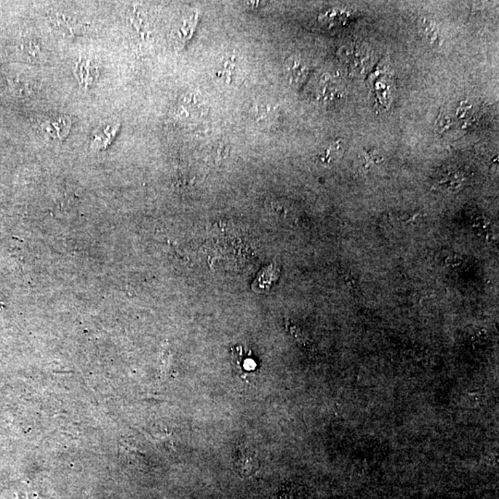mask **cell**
<instances>
[{
  "label": "cell",
  "instance_id": "cell-1",
  "mask_svg": "<svg viewBox=\"0 0 499 499\" xmlns=\"http://www.w3.org/2000/svg\"><path fill=\"white\" fill-rule=\"evenodd\" d=\"M234 465L237 474L247 478L258 471L260 467L255 448L246 443L237 445L234 456Z\"/></svg>",
  "mask_w": 499,
  "mask_h": 499
},
{
  "label": "cell",
  "instance_id": "cell-2",
  "mask_svg": "<svg viewBox=\"0 0 499 499\" xmlns=\"http://www.w3.org/2000/svg\"><path fill=\"white\" fill-rule=\"evenodd\" d=\"M232 367L235 373L244 380H250L252 375L258 372L257 362L253 358L252 353L241 346L232 348Z\"/></svg>",
  "mask_w": 499,
  "mask_h": 499
},
{
  "label": "cell",
  "instance_id": "cell-3",
  "mask_svg": "<svg viewBox=\"0 0 499 499\" xmlns=\"http://www.w3.org/2000/svg\"><path fill=\"white\" fill-rule=\"evenodd\" d=\"M71 127V119L67 116L47 117L40 122L43 135L54 140H64L68 136Z\"/></svg>",
  "mask_w": 499,
  "mask_h": 499
},
{
  "label": "cell",
  "instance_id": "cell-4",
  "mask_svg": "<svg viewBox=\"0 0 499 499\" xmlns=\"http://www.w3.org/2000/svg\"><path fill=\"white\" fill-rule=\"evenodd\" d=\"M205 113L204 101L199 95H186L181 101V105L176 109V116L181 121H192L198 119L201 115Z\"/></svg>",
  "mask_w": 499,
  "mask_h": 499
},
{
  "label": "cell",
  "instance_id": "cell-5",
  "mask_svg": "<svg viewBox=\"0 0 499 499\" xmlns=\"http://www.w3.org/2000/svg\"><path fill=\"white\" fill-rule=\"evenodd\" d=\"M119 126L121 124L119 122L111 121L95 129L91 137V148L93 150H102L108 148L114 140Z\"/></svg>",
  "mask_w": 499,
  "mask_h": 499
},
{
  "label": "cell",
  "instance_id": "cell-6",
  "mask_svg": "<svg viewBox=\"0 0 499 499\" xmlns=\"http://www.w3.org/2000/svg\"><path fill=\"white\" fill-rule=\"evenodd\" d=\"M74 74L78 80L80 85L84 90L92 86L95 80L97 78L98 71L95 64L90 60H79L74 68Z\"/></svg>",
  "mask_w": 499,
  "mask_h": 499
},
{
  "label": "cell",
  "instance_id": "cell-7",
  "mask_svg": "<svg viewBox=\"0 0 499 499\" xmlns=\"http://www.w3.org/2000/svg\"><path fill=\"white\" fill-rule=\"evenodd\" d=\"M279 276V268L276 264H270L259 272L255 282L253 283V290L256 292H268Z\"/></svg>",
  "mask_w": 499,
  "mask_h": 499
},
{
  "label": "cell",
  "instance_id": "cell-8",
  "mask_svg": "<svg viewBox=\"0 0 499 499\" xmlns=\"http://www.w3.org/2000/svg\"><path fill=\"white\" fill-rule=\"evenodd\" d=\"M285 71L290 84H300L308 73V67L300 58L292 57L286 61Z\"/></svg>",
  "mask_w": 499,
  "mask_h": 499
},
{
  "label": "cell",
  "instance_id": "cell-9",
  "mask_svg": "<svg viewBox=\"0 0 499 499\" xmlns=\"http://www.w3.org/2000/svg\"><path fill=\"white\" fill-rule=\"evenodd\" d=\"M420 30L424 38L434 47H439L441 44L439 27L430 19L421 18Z\"/></svg>",
  "mask_w": 499,
  "mask_h": 499
},
{
  "label": "cell",
  "instance_id": "cell-10",
  "mask_svg": "<svg viewBox=\"0 0 499 499\" xmlns=\"http://www.w3.org/2000/svg\"><path fill=\"white\" fill-rule=\"evenodd\" d=\"M341 148H343L341 141H332V143H328L327 146H325L323 150L320 152L319 159L324 163L334 162L335 160H337L338 157L340 156V153L343 152Z\"/></svg>",
  "mask_w": 499,
  "mask_h": 499
},
{
  "label": "cell",
  "instance_id": "cell-11",
  "mask_svg": "<svg viewBox=\"0 0 499 499\" xmlns=\"http://www.w3.org/2000/svg\"><path fill=\"white\" fill-rule=\"evenodd\" d=\"M255 117L256 121H268L270 119H273L274 117V108L270 106H258L255 109Z\"/></svg>",
  "mask_w": 499,
  "mask_h": 499
},
{
  "label": "cell",
  "instance_id": "cell-12",
  "mask_svg": "<svg viewBox=\"0 0 499 499\" xmlns=\"http://www.w3.org/2000/svg\"><path fill=\"white\" fill-rule=\"evenodd\" d=\"M451 122H452V121H451L450 117H448L447 115L445 114H440L439 119H437L436 124L437 132H445V130L450 129L451 125H452Z\"/></svg>",
  "mask_w": 499,
  "mask_h": 499
}]
</instances>
